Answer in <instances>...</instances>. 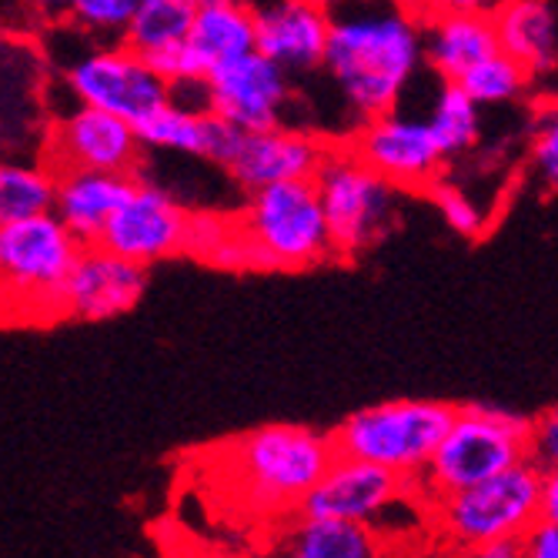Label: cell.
I'll return each instance as SVG.
<instances>
[{"instance_id": "1", "label": "cell", "mask_w": 558, "mask_h": 558, "mask_svg": "<svg viewBox=\"0 0 558 558\" xmlns=\"http://www.w3.org/2000/svg\"><path fill=\"white\" fill-rule=\"evenodd\" d=\"M425 64V14L404 0H344L331 11L325 71L362 121L398 111Z\"/></svg>"}, {"instance_id": "2", "label": "cell", "mask_w": 558, "mask_h": 558, "mask_svg": "<svg viewBox=\"0 0 558 558\" xmlns=\"http://www.w3.org/2000/svg\"><path fill=\"white\" fill-rule=\"evenodd\" d=\"M335 459V438L304 425H262L221 448L234 492L251 509L275 515H298Z\"/></svg>"}, {"instance_id": "3", "label": "cell", "mask_w": 558, "mask_h": 558, "mask_svg": "<svg viewBox=\"0 0 558 558\" xmlns=\"http://www.w3.org/2000/svg\"><path fill=\"white\" fill-rule=\"evenodd\" d=\"M225 247L231 265L301 271L335 255L328 215L315 181H284L247 194V205Z\"/></svg>"}, {"instance_id": "4", "label": "cell", "mask_w": 558, "mask_h": 558, "mask_svg": "<svg viewBox=\"0 0 558 558\" xmlns=\"http://www.w3.org/2000/svg\"><path fill=\"white\" fill-rule=\"evenodd\" d=\"M84 244L58 215L0 225V275L8 318L17 325H54L64 318V288Z\"/></svg>"}, {"instance_id": "5", "label": "cell", "mask_w": 558, "mask_h": 558, "mask_svg": "<svg viewBox=\"0 0 558 558\" xmlns=\"http://www.w3.org/2000/svg\"><path fill=\"white\" fill-rule=\"evenodd\" d=\"M454 422V404L432 398L378 401L348 415L335 432V448L348 459H362L418 482Z\"/></svg>"}, {"instance_id": "6", "label": "cell", "mask_w": 558, "mask_h": 558, "mask_svg": "<svg viewBox=\"0 0 558 558\" xmlns=\"http://www.w3.org/2000/svg\"><path fill=\"white\" fill-rule=\"evenodd\" d=\"M532 418L492 409V404H462L441 438L425 475L415 482L422 498H441L451 492L488 482L529 459Z\"/></svg>"}, {"instance_id": "7", "label": "cell", "mask_w": 558, "mask_h": 558, "mask_svg": "<svg viewBox=\"0 0 558 558\" xmlns=\"http://www.w3.org/2000/svg\"><path fill=\"white\" fill-rule=\"evenodd\" d=\"M545 472L525 459L488 482L428 501L435 532L454 548L522 538L542 519Z\"/></svg>"}, {"instance_id": "8", "label": "cell", "mask_w": 558, "mask_h": 558, "mask_svg": "<svg viewBox=\"0 0 558 558\" xmlns=\"http://www.w3.org/2000/svg\"><path fill=\"white\" fill-rule=\"evenodd\" d=\"M315 187L328 215L338 258H354L378 244L401 215V187L372 171L351 144H331Z\"/></svg>"}, {"instance_id": "9", "label": "cell", "mask_w": 558, "mask_h": 558, "mask_svg": "<svg viewBox=\"0 0 558 558\" xmlns=\"http://www.w3.org/2000/svg\"><path fill=\"white\" fill-rule=\"evenodd\" d=\"M64 87L77 105L141 121L171 97V84L128 44H87L64 64Z\"/></svg>"}, {"instance_id": "10", "label": "cell", "mask_w": 558, "mask_h": 558, "mask_svg": "<svg viewBox=\"0 0 558 558\" xmlns=\"http://www.w3.org/2000/svg\"><path fill=\"white\" fill-rule=\"evenodd\" d=\"M348 144L372 171H378L401 191H428L445 165L428 118L404 111H388L362 121Z\"/></svg>"}, {"instance_id": "11", "label": "cell", "mask_w": 558, "mask_h": 558, "mask_svg": "<svg viewBox=\"0 0 558 558\" xmlns=\"http://www.w3.org/2000/svg\"><path fill=\"white\" fill-rule=\"evenodd\" d=\"M208 111L228 121L238 131H271L281 128L284 105L291 100V74L251 50L234 61L218 64L205 77Z\"/></svg>"}, {"instance_id": "12", "label": "cell", "mask_w": 558, "mask_h": 558, "mask_svg": "<svg viewBox=\"0 0 558 558\" xmlns=\"http://www.w3.org/2000/svg\"><path fill=\"white\" fill-rule=\"evenodd\" d=\"M47 165L58 174L64 171H108L134 174L141 158V137L131 121L77 105L47 134Z\"/></svg>"}, {"instance_id": "13", "label": "cell", "mask_w": 558, "mask_h": 558, "mask_svg": "<svg viewBox=\"0 0 558 558\" xmlns=\"http://www.w3.org/2000/svg\"><path fill=\"white\" fill-rule=\"evenodd\" d=\"M409 495H418L415 482L401 478L388 469H378L372 462L338 454L335 465L325 472L318 488L304 498L298 512L318 519L362 522L381 532V519L391 515Z\"/></svg>"}, {"instance_id": "14", "label": "cell", "mask_w": 558, "mask_h": 558, "mask_svg": "<svg viewBox=\"0 0 558 558\" xmlns=\"http://www.w3.org/2000/svg\"><path fill=\"white\" fill-rule=\"evenodd\" d=\"M191 238V215L178 201L150 181L137 178V187L111 218V225L100 234V244L111 247L114 255L150 268L187 247Z\"/></svg>"}, {"instance_id": "15", "label": "cell", "mask_w": 558, "mask_h": 558, "mask_svg": "<svg viewBox=\"0 0 558 558\" xmlns=\"http://www.w3.org/2000/svg\"><path fill=\"white\" fill-rule=\"evenodd\" d=\"M328 147L331 144H325L322 137L294 128L241 131L225 171L247 194L284 181H315Z\"/></svg>"}, {"instance_id": "16", "label": "cell", "mask_w": 558, "mask_h": 558, "mask_svg": "<svg viewBox=\"0 0 558 558\" xmlns=\"http://www.w3.org/2000/svg\"><path fill=\"white\" fill-rule=\"evenodd\" d=\"M147 291V268L114 255L105 244H84L64 288V318L111 322L128 315Z\"/></svg>"}, {"instance_id": "17", "label": "cell", "mask_w": 558, "mask_h": 558, "mask_svg": "<svg viewBox=\"0 0 558 558\" xmlns=\"http://www.w3.org/2000/svg\"><path fill=\"white\" fill-rule=\"evenodd\" d=\"M255 14L258 50L288 74H308L325 68L331 11L315 8L308 0H247Z\"/></svg>"}, {"instance_id": "18", "label": "cell", "mask_w": 558, "mask_h": 558, "mask_svg": "<svg viewBox=\"0 0 558 558\" xmlns=\"http://www.w3.org/2000/svg\"><path fill=\"white\" fill-rule=\"evenodd\" d=\"M134 131H137L144 147L178 150V155L205 158V161H211L218 168L228 165L231 150H234V141L241 134L238 128H231L218 114L187 108V105H181V100H174V97H168L165 105H158L150 114L134 121Z\"/></svg>"}, {"instance_id": "19", "label": "cell", "mask_w": 558, "mask_h": 558, "mask_svg": "<svg viewBox=\"0 0 558 558\" xmlns=\"http://www.w3.org/2000/svg\"><path fill=\"white\" fill-rule=\"evenodd\" d=\"M498 50L501 40L495 17L454 11L425 14V64L438 74V81L459 84L475 64L498 54Z\"/></svg>"}, {"instance_id": "20", "label": "cell", "mask_w": 558, "mask_h": 558, "mask_svg": "<svg viewBox=\"0 0 558 558\" xmlns=\"http://www.w3.org/2000/svg\"><path fill=\"white\" fill-rule=\"evenodd\" d=\"M184 50H187V64H191V81H205L218 64L258 50L255 14H251L247 0L197 4Z\"/></svg>"}, {"instance_id": "21", "label": "cell", "mask_w": 558, "mask_h": 558, "mask_svg": "<svg viewBox=\"0 0 558 558\" xmlns=\"http://www.w3.org/2000/svg\"><path fill=\"white\" fill-rule=\"evenodd\" d=\"M137 187L134 174L108 171H64L58 181L54 215L77 234L81 244H100V234L121 211V205Z\"/></svg>"}, {"instance_id": "22", "label": "cell", "mask_w": 558, "mask_h": 558, "mask_svg": "<svg viewBox=\"0 0 558 558\" xmlns=\"http://www.w3.org/2000/svg\"><path fill=\"white\" fill-rule=\"evenodd\" d=\"M381 532L362 522L288 515L278 529L271 558H381Z\"/></svg>"}, {"instance_id": "23", "label": "cell", "mask_w": 558, "mask_h": 558, "mask_svg": "<svg viewBox=\"0 0 558 558\" xmlns=\"http://www.w3.org/2000/svg\"><path fill=\"white\" fill-rule=\"evenodd\" d=\"M498 40L532 77H545L558 68V17L551 0H509L495 14Z\"/></svg>"}, {"instance_id": "24", "label": "cell", "mask_w": 558, "mask_h": 558, "mask_svg": "<svg viewBox=\"0 0 558 558\" xmlns=\"http://www.w3.org/2000/svg\"><path fill=\"white\" fill-rule=\"evenodd\" d=\"M425 118H428V128L441 147L445 161L469 155L482 137V105L462 84L441 81V87L432 100V111Z\"/></svg>"}, {"instance_id": "25", "label": "cell", "mask_w": 558, "mask_h": 558, "mask_svg": "<svg viewBox=\"0 0 558 558\" xmlns=\"http://www.w3.org/2000/svg\"><path fill=\"white\" fill-rule=\"evenodd\" d=\"M61 174L50 165L8 161L0 171V225L37 215H54Z\"/></svg>"}, {"instance_id": "26", "label": "cell", "mask_w": 558, "mask_h": 558, "mask_svg": "<svg viewBox=\"0 0 558 558\" xmlns=\"http://www.w3.org/2000/svg\"><path fill=\"white\" fill-rule=\"evenodd\" d=\"M194 14L197 0H141L124 44L150 61L161 50H171L187 40Z\"/></svg>"}, {"instance_id": "27", "label": "cell", "mask_w": 558, "mask_h": 558, "mask_svg": "<svg viewBox=\"0 0 558 558\" xmlns=\"http://www.w3.org/2000/svg\"><path fill=\"white\" fill-rule=\"evenodd\" d=\"M529 68H522L512 54H498L485 58L482 64H475L459 84L478 100L482 108H492V105H509V100H519L525 90H529Z\"/></svg>"}, {"instance_id": "28", "label": "cell", "mask_w": 558, "mask_h": 558, "mask_svg": "<svg viewBox=\"0 0 558 558\" xmlns=\"http://www.w3.org/2000/svg\"><path fill=\"white\" fill-rule=\"evenodd\" d=\"M141 0H74L68 24L90 44H124Z\"/></svg>"}, {"instance_id": "29", "label": "cell", "mask_w": 558, "mask_h": 558, "mask_svg": "<svg viewBox=\"0 0 558 558\" xmlns=\"http://www.w3.org/2000/svg\"><path fill=\"white\" fill-rule=\"evenodd\" d=\"M428 197H432V205L438 208V215L445 218V225L454 231V234H462V238H482L485 228H488V211L478 205V201L472 194H465L459 184H451V181H435L428 187Z\"/></svg>"}, {"instance_id": "30", "label": "cell", "mask_w": 558, "mask_h": 558, "mask_svg": "<svg viewBox=\"0 0 558 558\" xmlns=\"http://www.w3.org/2000/svg\"><path fill=\"white\" fill-rule=\"evenodd\" d=\"M529 168H532V174H535L545 187L558 191V105L548 108V111L538 118L535 131H532Z\"/></svg>"}, {"instance_id": "31", "label": "cell", "mask_w": 558, "mask_h": 558, "mask_svg": "<svg viewBox=\"0 0 558 558\" xmlns=\"http://www.w3.org/2000/svg\"><path fill=\"white\" fill-rule=\"evenodd\" d=\"M529 459L542 469L551 472L558 469V404L538 418H532V445H529Z\"/></svg>"}, {"instance_id": "32", "label": "cell", "mask_w": 558, "mask_h": 558, "mask_svg": "<svg viewBox=\"0 0 558 558\" xmlns=\"http://www.w3.org/2000/svg\"><path fill=\"white\" fill-rule=\"evenodd\" d=\"M522 555L525 558H558V525L538 519L522 535Z\"/></svg>"}, {"instance_id": "33", "label": "cell", "mask_w": 558, "mask_h": 558, "mask_svg": "<svg viewBox=\"0 0 558 558\" xmlns=\"http://www.w3.org/2000/svg\"><path fill=\"white\" fill-rule=\"evenodd\" d=\"M509 0H428V14L438 11H454V14H485V17H495Z\"/></svg>"}, {"instance_id": "34", "label": "cell", "mask_w": 558, "mask_h": 558, "mask_svg": "<svg viewBox=\"0 0 558 558\" xmlns=\"http://www.w3.org/2000/svg\"><path fill=\"white\" fill-rule=\"evenodd\" d=\"M459 558H525V555H522V538H505L475 548H459Z\"/></svg>"}, {"instance_id": "35", "label": "cell", "mask_w": 558, "mask_h": 558, "mask_svg": "<svg viewBox=\"0 0 558 558\" xmlns=\"http://www.w3.org/2000/svg\"><path fill=\"white\" fill-rule=\"evenodd\" d=\"M27 11L37 24H58L68 21L74 11V0H27Z\"/></svg>"}, {"instance_id": "36", "label": "cell", "mask_w": 558, "mask_h": 558, "mask_svg": "<svg viewBox=\"0 0 558 558\" xmlns=\"http://www.w3.org/2000/svg\"><path fill=\"white\" fill-rule=\"evenodd\" d=\"M542 519L558 525V469L545 472V482H542Z\"/></svg>"}, {"instance_id": "37", "label": "cell", "mask_w": 558, "mask_h": 558, "mask_svg": "<svg viewBox=\"0 0 558 558\" xmlns=\"http://www.w3.org/2000/svg\"><path fill=\"white\" fill-rule=\"evenodd\" d=\"M308 4H315V8H325V11H335L338 4H344V0H308Z\"/></svg>"}, {"instance_id": "38", "label": "cell", "mask_w": 558, "mask_h": 558, "mask_svg": "<svg viewBox=\"0 0 558 558\" xmlns=\"http://www.w3.org/2000/svg\"><path fill=\"white\" fill-rule=\"evenodd\" d=\"M409 8H415L418 14H428V0H404Z\"/></svg>"}, {"instance_id": "39", "label": "cell", "mask_w": 558, "mask_h": 558, "mask_svg": "<svg viewBox=\"0 0 558 558\" xmlns=\"http://www.w3.org/2000/svg\"><path fill=\"white\" fill-rule=\"evenodd\" d=\"M178 558H228V555H211L208 551V555H178Z\"/></svg>"}, {"instance_id": "40", "label": "cell", "mask_w": 558, "mask_h": 558, "mask_svg": "<svg viewBox=\"0 0 558 558\" xmlns=\"http://www.w3.org/2000/svg\"><path fill=\"white\" fill-rule=\"evenodd\" d=\"M197 4H218V0H197Z\"/></svg>"}]
</instances>
